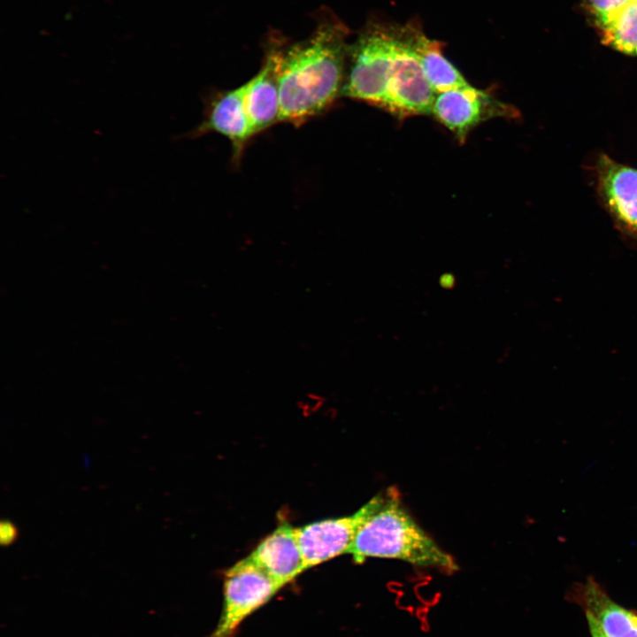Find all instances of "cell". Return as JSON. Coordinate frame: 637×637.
I'll list each match as a JSON object with an SVG mask.
<instances>
[{
  "instance_id": "1",
  "label": "cell",
  "mask_w": 637,
  "mask_h": 637,
  "mask_svg": "<svg viewBox=\"0 0 637 637\" xmlns=\"http://www.w3.org/2000/svg\"><path fill=\"white\" fill-rule=\"evenodd\" d=\"M348 28L325 13L305 40L267 50L280 88V121L300 126L330 108L342 96L349 44Z\"/></svg>"
},
{
  "instance_id": "2",
  "label": "cell",
  "mask_w": 637,
  "mask_h": 637,
  "mask_svg": "<svg viewBox=\"0 0 637 637\" xmlns=\"http://www.w3.org/2000/svg\"><path fill=\"white\" fill-rule=\"evenodd\" d=\"M369 515L359 526L349 553L357 564L368 557L398 559L447 573L458 570L444 551L403 507L395 489L374 496Z\"/></svg>"
},
{
  "instance_id": "3",
  "label": "cell",
  "mask_w": 637,
  "mask_h": 637,
  "mask_svg": "<svg viewBox=\"0 0 637 637\" xmlns=\"http://www.w3.org/2000/svg\"><path fill=\"white\" fill-rule=\"evenodd\" d=\"M396 29L372 25L348 48L349 67L342 96L383 107L389 81Z\"/></svg>"
},
{
  "instance_id": "4",
  "label": "cell",
  "mask_w": 637,
  "mask_h": 637,
  "mask_svg": "<svg viewBox=\"0 0 637 637\" xmlns=\"http://www.w3.org/2000/svg\"><path fill=\"white\" fill-rule=\"evenodd\" d=\"M436 94L416 53L411 27L396 29L394 59L382 109L399 119L432 113Z\"/></svg>"
},
{
  "instance_id": "5",
  "label": "cell",
  "mask_w": 637,
  "mask_h": 637,
  "mask_svg": "<svg viewBox=\"0 0 637 637\" xmlns=\"http://www.w3.org/2000/svg\"><path fill=\"white\" fill-rule=\"evenodd\" d=\"M280 588L250 556L238 561L225 574L222 612L209 637H234L243 620Z\"/></svg>"
},
{
  "instance_id": "6",
  "label": "cell",
  "mask_w": 637,
  "mask_h": 637,
  "mask_svg": "<svg viewBox=\"0 0 637 637\" xmlns=\"http://www.w3.org/2000/svg\"><path fill=\"white\" fill-rule=\"evenodd\" d=\"M432 114L451 131L460 142L484 121L494 118H516L517 110L487 91L470 84L437 94Z\"/></svg>"
},
{
  "instance_id": "7",
  "label": "cell",
  "mask_w": 637,
  "mask_h": 637,
  "mask_svg": "<svg viewBox=\"0 0 637 637\" xmlns=\"http://www.w3.org/2000/svg\"><path fill=\"white\" fill-rule=\"evenodd\" d=\"M372 508L371 499L351 516L324 519L295 528L305 570L349 553L359 526Z\"/></svg>"
},
{
  "instance_id": "8",
  "label": "cell",
  "mask_w": 637,
  "mask_h": 637,
  "mask_svg": "<svg viewBox=\"0 0 637 637\" xmlns=\"http://www.w3.org/2000/svg\"><path fill=\"white\" fill-rule=\"evenodd\" d=\"M596 188L616 226L637 238V168L602 154L595 164Z\"/></svg>"
},
{
  "instance_id": "9",
  "label": "cell",
  "mask_w": 637,
  "mask_h": 637,
  "mask_svg": "<svg viewBox=\"0 0 637 637\" xmlns=\"http://www.w3.org/2000/svg\"><path fill=\"white\" fill-rule=\"evenodd\" d=\"M566 599L590 617L606 637H637V610L614 601L592 575L573 583Z\"/></svg>"
},
{
  "instance_id": "10",
  "label": "cell",
  "mask_w": 637,
  "mask_h": 637,
  "mask_svg": "<svg viewBox=\"0 0 637 637\" xmlns=\"http://www.w3.org/2000/svg\"><path fill=\"white\" fill-rule=\"evenodd\" d=\"M243 94L242 84L214 96L207 104L203 121L187 136L195 138L211 132L222 134L231 142L234 157H239L254 136L245 111Z\"/></svg>"
},
{
  "instance_id": "11",
  "label": "cell",
  "mask_w": 637,
  "mask_h": 637,
  "mask_svg": "<svg viewBox=\"0 0 637 637\" xmlns=\"http://www.w3.org/2000/svg\"><path fill=\"white\" fill-rule=\"evenodd\" d=\"M281 587L305 571L295 528L280 525L249 555Z\"/></svg>"
},
{
  "instance_id": "12",
  "label": "cell",
  "mask_w": 637,
  "mask_h": 637,
  "mask_svg": "<svg viewBox=\"0 0 637 637\" xmlns=\"http://www.w3.org/2000/svg\"><path fill=\"white\" fill-rule=\"evenodd\" d=\"M245 111L254 135L280 121V100L274 63L266 54L259 72L243 84Z\"/></svg>"
},
{
  "instance_id": "13",
  "label": "cell",
  "mask_w": 637,
  "mask_h": 637,
  "mask_svg": "<svg viewBox=\"0 0 637 637\" xmlns=\"http://www.w3.org/2000/svg\"><path fill=\"white\" fill-rule=\"evenodd\" d=\"M411 35L424 74L436 95L469 84L444 57L439 42L430 40L414 27H411Z\"/></svg>"
},
{
  "instance_id": "14",
  "label": "cell",
  "mask_w": 637,
  "mask_h": 637,
  "mask_svg": "<svg viewBox=\"0 0 637 637\" xmlns=\"http://www.w3.org/2000/svg\"><path fill=\"white\" fill-rule=\"evenodd\" d=\"M600 31L603 43L626 55L637 56V2H630Z\"/></svg>"
},
{
  "instance_id": "15",
  "label": "cell",
  "mask_w": 637,
  "mask_h": 637,
  "mask_svg": "<svg viewBox=\"0 0 637 637\" xmlns=\"http://www.w3.org/2000/svg\"><path fill=\"white\" fill-rule=\"evenodd\" d=\"M633 0H587L589 12L601 29Z\"/></svg>"
},
{
  "instance_id": "16",
  "label": "cell",
  "mask_w": 637,
  "mask_h": 637,
  "mask_svg": "<svg viewBox=\"0 0 637 637\" xmlns=\"http://www.w3.org/2000/svg\"><path fill=\"white\" fill-rule=\"evenodd\" d=\"M18 536L16 526L9 520L0 522V542L3 546L11 545Z\"/></svg>"
},
{
  "instance_id": "17",
  "label": "cell",
  "mask_w": 637,
  "mask_h": 637,
  "mask_svg": "<svg viewBox=\"0 0 637 637\" xmlns=\"http://www.w3.org/2000/svg\"><path fill=\"white\" fill-rule=\"evenodd\" d=\"M588 625L590 637H606L595 622L588 616H585Z\"/></svg>"
},
{
  "instance_id": "18",
  "label": "cell",
  "mask_w": 637,
  "mask_h": 637,
  "mask_svg": "<svg viewBox=\"0 0 637 637\" xmlns=\"http://www.w3.org/2000/svg\"><path fill=\"white\" fill-rule=\"evenodd\" d=\"M439 283L442 288L451 289L455 286L456 279L453 274L444 273L440 277Z\"/></svg>"
},
{
  "instance_id": "19",
  "label": "cell",
  "mask_w": 637,
  "mask_h": 637,
  "mask_svg": "<svg viewBox=\"0 0 637 637\" xmlns=\"http://www.w3.org/2000/svg\"><path fill=\"white\" fill-rule=\"evenodd\" d=\"M634 1H636V2H637V0H634Z\"/></svg>"
}]
</instances>
